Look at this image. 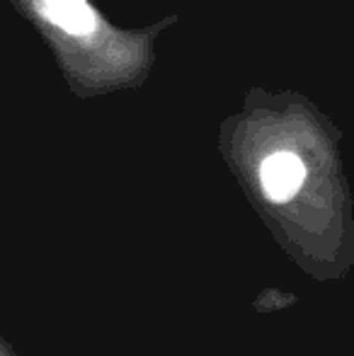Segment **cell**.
Here are the masks:
<instances>
[{
    "label": "cell",
    "mask_w": 354,
    "mask_h": 356,
    "mask_svg": "<svg viewBox=\"0 0 354 356\" xmlns=\"http://www.w3.org/2000/svg\"><path fill=\"white\" fill-rule=\"evenodd\" d=\"M306 182V168L301 158L289 150H279L262 160L260 165V187L262 194L272 204H287L298 194Z\"/></svg>",
    "instance_id": "obj_1"
},
{
    "label": "cell",
    "mask_w": 354,
    "mask_h": 356,
    "mask_svg": "<svg viewBox=\"0 0 354 356\" xmlns=\"http://www.w3.org/2000/svg\"><path fill=\"white\" fill-rule=\"evenodd\" d=\"M37 8L49 22L73 37H88L97 27L88 0H37Z\"/></svg>",
    "instance_id": "obj_2"
},
{
    "label": "cell",
    "mask_w": 354,
    "mask_h": 356,
    "mask_svg": "<svg viewBox=\"0 0 354 356\" xmlns=\"http://www.w3.org/2000/svg\"><path fill=\"white\" fill-rule=\"evenodd\" d=\"M0 356H15L13 352H10V347H8V344L3 342V339H0Z\"/></svg>",
    "instance_id": "obj_3"
}]
</instances>
